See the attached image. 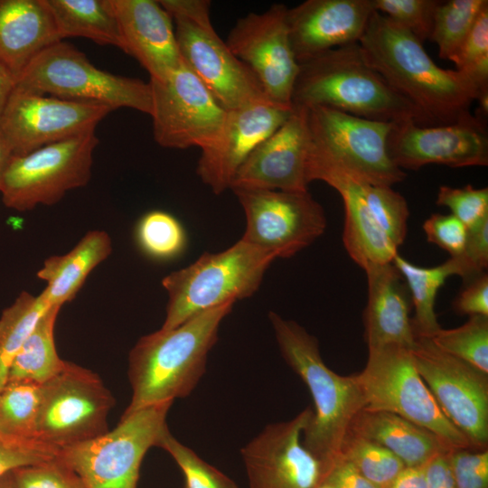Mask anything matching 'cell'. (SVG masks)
Listing matches in <instances>:
<instances>
[{"instance_id":"obj_25","label":"cell","mask_w":488,"mask_h":488,"mask_svg":"<svg viewBox=\"0 0 488 488\" xmlns=\"http://www.w3.org/2000/svg\"><path fill=\"white\" fill-rule=\"evenodd\" d=\"M368 299L363 313L364 340L368 349L398 345L412 349L416 343L409 317L410 294L392 262L364 268Z\"/></svg>"},{"instance_id":"obj_50","label":"cell","mask_w":488,"mask_h":488,"mask_svg":"<svg viewBox=\"0 0 488 488\" xmlns=\"http://www.w3.org/2000/svg\"><path fill=\"white\" fill-rule=\"evenodd\" d=\"M447 453H440L427 463V488H455Z\"/></svg>"},{"instance_id":"obj_2","label":"cell","mask_w":488,"mask_h":488,"mask_svg":"<svg viewBox=\"0 0 488 488\" xmlns=\"http://www.w3.org/2000/svg\"><path fill=\"white\" fill-rule=\"evenodd\" d=\"M233 304L202 311L173 329L160 328L136 342L128 356L132 396L122 416L192 393Z\"/></svg>"},{"instance_id":"obj_47","label":"cell","mask_w":488,"mask_h":488,"mask_svg":"<svg viewBox=\"0 0 488 488\" xmlns=\"http://www.w3.org/2000/svg\"><path fill=\"white\" fill-rule=\"evenodd\" d=\"M460 314L488 316V275L482 273L472 278L454 302Z\"/></svg>"},{"instance_id":"obj_40","label":"cell","mask_w":488,"mask_h":488,"mask_svg":"<svg viewBox=\"0 0 488 488\" xmlns=\"http://www.w3.org/2000/svg\"><path fill=\"white\" fill-rule=\"evenodd\" d=\"M439 0H372L374 10L409 32L421 43L429 40Z\"/></svg>"},{"instance_id":"obj_8","label":"cell","mask_w":488,"mask_h":488,"mask_svg":"<svg viewBox=\"0 0 488 488\" xmlns=\"http://www.w3.org/2000/svg\"><path fill=\"white\" fill-rule=\"evenodd\" d=\"M99 144L96 129L13 155L0 183L4 204L26 211L52 205L70 190L91 178L93 154Z\"/></svg>"},{"instance_id":"obj_42","label":"cell","mask_w":488,"mask_h":488,"mask_svg":"<svg viewBox=\"0 0 488 488\" xmlns=\"http://www.w3.org/2000/svg\"><path fill=\"white\" fill-rule=\"evenodd\" d=\"M12 474L16 488H85L60 454L44 462L15 468Z\"/></svg>"},{"instance_id":"obj_5","label":"cell","mask_w":488,"mask_h":488,"mask_svg":"<svg viewBox=\"0 0 488 488\" xmlns=\"http://www.w3.org/2000/svg\"><path fill=\"white\" fill-rule=\"evenodd\" d=\"M277 257L239 239L229 249L205 252L186 267L162 279L168 295L161 329H173L192 316L251 296Z\"/></svg>"},{"instance_id":"obj_7","label":"cell","mask_w":488,"mask_h":488,"mask_svg":"<svg viewBox=\"0 0 488 488\" xmlns=\"http://www.w3.org/2000/svg\"><path fill=\"white\" fill-rule=\"evenodd\" d=\"M356 374L364 409L397 414L431 431L450 449L472 448L442 412L419 375L410 349L398 345L368 349L366 365Z\"/></svg>"},{"instance_id":"obj_54","label":"cell","mask_w":488,"mask_h":488,"mask_svg":"<svg viewBox=\"0 0 488 488\" xmlns=\"http://www.w3.org/2000/svg\"><path fill=\"white\" fill-rule=\"evenodd\" d=\"M0 488H16L12 471L0 476Z\"/></svg>"},{"instance_id":"obj_22","label":"cell","mask_w":488,"mask_h":488,"mask_svg":"<svg viewBox=\"0 0 488 488\" xmlns=\"http://www.w3.org/2000/svg\"><path fill=\"white\" fill-rule=\"evenodd\" d=\"M292 110L265 99L227 111L219 139L201 152L196 173L202 183L215 194L230 189L246 158L288 118Z\"/></svg>"},{"instance_id":"obj_52","label":"cell","mask_w":488,"mask_h":488,"mask_svg":"<svg viewBox=\"0 0 488 488\" xmlns=\"http://www.w3.org/2000/svg\"><path fill=\"white\" fill-rule=\"evenodd\" d=\"M15 85L14 77L0 63V116Z\"/></svg>"},{"instance_id":"obj_48","label":"cell","mask_w":488,"mask_h":488,"mask_svg":"<svg viewBox=\"0 0 488 488\" xmlns=\"http://www.w3.org/2000/svg\"><path fill=\"white\" fill-rule=\"evenodd\" d=\"M461 256L473 277L484 273L488 266V220L467 230L466 241Z\"/></svg>"},{"instance_id":"obj_6","label":"cell","mask_w":488,"mask_h":488,"mask_svg":"<svg viewBox=\"0 0 488 488\" xmlns=\"http://www.w3.org/2000/svg\"><path fill=\"white\" fill-rule=\"evenodd\" d=\"M16 86L64 99L100 103L114 109L129 108L148 115L152 111L149 82L100 70L64 41L41 52L17 79Z\"/></svg>"},{"instance_id":"obj_51","label":"cell","mask_w":488,"mask_h":488,"mask_svg":"<svg viewBox=\"0 0 488 488\" xmlns=\"http://www.w3.org/2000/svg\"><path fill=\"white\" fill-rule=\"evenodd\" d=\"M426 465L405 466L387 488H427Z\"/></svg>"},{"instance_id":"obj_36","label":"cell","mask_w":488,"mask_h":488,"mask_svg":"<svg viewBox=\"0 0 488 488\" xmlns=\"http://www.w3.org/2000/svg\"><path fill=\"white\" fill-rule=\"evenodd\" d=\"M427 338L441 351L488 374V316H469L461 326L441 328Z\"/></svg>"},{"instance_id":"obj_49","label":"cell","mask_w":488,"mask_h":488,"mask_svg":"<svg viewBox=\"0 0 488 488\" xmlns=\"http://www.w3.org/2000/svg\"><path fill=\"white\" fill-rule=\"evenodd\" d=\"M332 488H380L363 476L351 463L339 458L325 480Z\"/></svg>"},{"instance_id":"obj_43","label":"cell","mask_w":488,"mask_h":488,"mask_svg":"<svg viewBox=\"0 0 488 488\" xmlns=\"http://www.w3.org/2000/svg\"><path fill=\"white\" fill-rule=\"evenodd\" d=\"M436 204L448 208L469 230L488 220V188L476 189L471 184L463 188L441 185Z\"/></svg>"},{"instance_id":"obj_16","label":"cell","mask_w":488,"mask_h":488,"mask_svg":"<svg viewBox=\"0 0 488 488\" xmlns=\"http://www.w3.org/2000/svg\"><path fill=\"white\" fill-rule=\"evenodd\" d=\"M113 110L104 104L64 99L15 85L0 116V131L14 155H22L95 130Z\"/></svg>"},{"instance_id":"obj_19","label":"cell","mask_w":488,"mask_h":488,"mask_svg":"<svg viewBox=\"0 0 488 488\" xmlns=\"http://www.w3.org/2000/svg\"><path fill=\"white\" fill-rule=\"evenodd\" d=\"M391 161L401 170L435 164L451 167L488 164V136L483 119L450 125L420 126L412 120L394 123L387 139Z\"/></svg>"},{"instance_id":"obj_1","label":"cell","mask_w":488,"mask_h":488,"mask_svg":"<svg viewBox=\"0 0 488 488\" xmlns=\"http://www.w3.org/2000/svg\"><path fill=\"white\" fill-rule=\"evenodd\" d=\"M366 61L421 115L425 126L472 119L474 101H487L469 76L438 67L409 32L374 11L359 41Z\"/></svg>"},{"instance_id":"obj_14","label":"cell","mask_w":488,"mask_h":488,"mask_svg":"<svg viewBox=\"0 0 488 488\" xmlns=\"http://www.w3.org/2000/svg\"><path fill=\"white\" fill-rule=\"evenodd\" d=\"M246 216L241 239L288 258L311 245L326 229L322 205L306 192L231 189Z\"/></svg>"},{"instance_id":"obj_55","label":"cell","mask_w":488,"mask_h":488,"mask_svg":"<svg viewBox=\"0 0 488 488\" xmlns=\"http://www.w3.org/2000/svg\"><path fill=\"white\" fill-rule=\"evenodd\" d=\"M317 488H332V487L328 483L324 482Z\"/></svg>"},{"instance_id":"obj_31","label":"cell","mask_w":488,"mask_h":488,"mask_svg":"<svg viewBox=\"0 0 488 488\" xmlns=\"http://www.w3.org/2000/svg\"><path fill=\"white\" fill-rule=\"evenodd\" d=\"M61 308L50 307L38 321L9 368L7 382L42 385L66 365L57 352L54 328Z\"/></svg>"},{"instance_id":"obj_4","label":"cell","mask_w":488,"mask_h":488,"mask_svg":"<svg viewBox=\"0 0 488 488\" xmlns=\"http://www.w3.org/2000/svg\"><path fill=\"white\" fill-rule=\"evenodd\" d=\"M268 318L282 357L307 386L313 416L302 442L330 472L365 402L357 374L340 375L323 361L317 339L297 323L275 312Z\"/></svg>"},{"instance_id":"obj_23","label":"cell","mask_w":488,"mask_h":488,"mask_svg":"<svg viewBox=\"0 0 488 488\" xmlns=\"http://www.w3.org/2000/svg\"><path fill=\"white\" fill-rule=\"evenodd\" d=\"M374 11L372 0H306L287 8L286 24L296 61L359 42Z\"/></svg>"},{"instance_id":"obj_32","label":"cell","mask_w":488,"mask_h":488,"mask_svg":"<svg viewBox=\"0 0 488 488\" xmlns=\"http://www.w3.org/2000/svg\"><path fill=\"white\" fill-rule=\"evenodd\" d=\"M50 308L42 293L22 292L0 316V389L15 355L44 313Z\"/></svg>"},{"instance_id":"obj_18","label":"cell","mask_w":488,"mask_h":488,"mask_svg":"<svg viewBox=\"0 0 488 488\" xmlns=\"http://www.w3.org/2000/svg\"><path fill=\"white\" fill-rule=\"evenodd\" d=\"M313 416L306 408L288 421L273 423L240 453L249 488H317L329 471L302 442Z\"/></svg>"},{"instance_id":"obj_17","label":"cell","mask_w":488,"mask_h":488,"mask_svg":"<svg viewBox=\"0 0 488 488\" xmlns=\"http://www.w3.org/2000/svg\"><path fill=\"white\" fill-rule=\"evenodd\" d=\"M287 8L284 4H273L263 13L239 18L225 42L255 74L271 101L292 108L299 64L289 40Z\"/></svg>"},{"instance_id":"obj_27","label":"cell","mask_w":488,"mask_h":488,"mask_svg":"<svg viewBox=\"0 0 488 488\" xmlns=\"http://www.w3.org/2000/svg\"><path fill=\"white\" fill-rule=\"evenodd\" d=\"M351 432L381 445L405 466L424 465L435 455L451 450L431 431L383 410L361 409L353 419Z\"/></svg>"},{"instance_id":"obj_53","label":"cell","mask_w":488,"mask_h":488,"mask_svg":"<svg viewBox=\"0 0 488 488\" xmlns=\"http://www.w3.org/2000/svg\"><path fill=\"white\" fill-rule=\"evenodd\" d=\"M13 155L14 152L9 141L0 131V183Z\"/></svg>"},{"instance_id":"obj_9","label":"cell","mask_w":488,"mask_h":488,"mask_svg":"<svg viewBox=\"0 0 488 488\" xmlns=\"http://www.w3.org/2000/svg\"><path fill=\"white\" fill-rule=\"evenodd\" d=\"M173 402L152 405L122 416L107 433L61 449L85 488H136L146 452L155 446Z\"/></svg>"},{"instance_id":"obj_11","label":"cell","mask_w":488,"mask_h":488,"mask_svg":"<svg viewBox=\"0 0 488 488\" xmlns=\"http://www.w3.org/2000/svg\"><path fill=\"white\" fill-rule=\"evenodd\" d=\"M111 392L92 371L66 361L64 369L41 386L36 438L62 449L108 431Z\"/></svg>"},{"instance_id":"obj_41","label":"cell","mask_w":488,"mask_h":488,"mask_svg":"<svg viewBox=\"0 0 488 488\" xmlns=\"http://www.w3.org/2000/svg\"><path fill=\"white\" fill-rule=\"evenodd\" d=\"M455 70L488 90V5L477 17L459 52L451 61Z\"/></svg>"},{"instance_id":"obj_33","label":"cell","mask_w":488,"mask_h":488,"mask_svg":"<svg viewBox=\"0 0 488 488\" xmlns=\"http://www.w3.org/2000/svg\"><path fill=\"white\" fill-rule=\"evenodd\" d=\"M487 0L441 1L434 17L429 40L438 48L439 57L452 61L473 28Z\"/></svg>"},{"instance_id":"obj_37","label":"cell","mask_w":488,"mask_h":488,"mask_svg":"<svg viewBox=\"0 0 488 488\" xmlns=\"http://www.w3.org/2000/svg\"><path fill=\"white\" fill-rule=\"evenodd\" d=\"M339 458L351 463L363 476L380 488H387L404 464L381 445L350 431Z\"/></svg>"},{"instance_id":"obj_46","label":"cell","mask_w":488,"mask_h":488,"mask_svg":"<svg viewBox=\"0 0 488 488\" xmlns=\"http://www.w3.org/2000/svg\"><path fill=\"white\" fill-rule=\"evenodd\" d=\"M427 240L450 254L460 256L465 249L467 228L454 215L434 213L423 223Z\"/></svg>"},{"instance_id":"obj_12","label":"cell","mask_w":488,"mask_h":488,"mask_svg":"<svg viewBox=\"0 0 488 488\" xmlns=\"http://www.w3.org/2000/svg\"><path fill=\"white\" fill-rule=\"evenodd\" d=\"M153 135L161 146L201 150L217 142L227 110L183 63L163 80L150 79Z\"/></svg>"},{"instance_id":"obj_30","label":"cell","mask_w":488,"mask_h":488,"mask_svg":"<svg viewBox=\"0 0 488 488\" xmlns=\"http://www.w3.org/2000/svg\"><path fill=\"white\" fill-rule=\"evenodd\" d=\"M61 40L84 37L124 50L111 0H46Z\"/></svg>"},{"instance_id":"obj_10","label":"cell","mask_w":488,"mask_h":488,"mask_svg":"<svg viewBox=\"0 0 488 488\" xmlns=\"http://www.w3.org/2000/svg\"><path fill=\"white\" fill-rule=\"evenodd\" d=\"M210 8V1L198 0L172 17L183 62L227 111L269 99L255 74L214 30Z\"/></svg>"},{"instance_id":"obj_39","label":"cell","mask_w":488,"mask_h":488,"mask_svg":"<svg viewBox=\"0 0 488 488\" xmlns=\"http://www.w3.org/2000/svg\"><path fill=\"white\" fill-rule=\"evenodd\" d=\"M366 197L370 211L380 229L399 248L408 231L409 210L405 198L390 186L368 183Z\"/></svg>"},{"instance_id":"obj_34","label":"cell","mask_w":488,"mask_h":488,"mask_svg":"<svg viewBox=\"0 0 488 488\" xmlns=\"http://www.w3.org/2000/svg\"><path fill=\"white\" fill-rule=\"evenodd\" d=\"M41 386L7 382L0 389V435L18 439H37L36 423Z\"/></svg>"},{"instance_id":"obj_3","label":"cell","mask_w":488,"mask_h":488,"mask_svg":"<svg viewBox=\"0 0 488 488\" xmlns=\"http://www.w3.org/2000/svg\"><path fill=\"white\" fill-rule=\"evenodd\" d=\"M291 104L325 107L384 122L425 126L415 107L365 60L359 42L342 45L298 62Z\"/></svg>"},{"instance_id":"obj_15","label":"cell","mask_w":488,"mask_h":488,"mask_svg":"<svg viewBox=\"0 0 488 488\" xmlns=\"http://www.w3.org/2000/svg\"><path fill=\"white\" fill-rule=\"evenodd\" d=\"M306 110L311 141L343 166L374 185L391 187L406 178L387 150V139L394 123L325 107Z\"/></svg>"},{"instance_id":"obj_21","label":"cell","mask_w":488,"mask_h":488,"mask_svg":"<svg viewBox=\"0 0 488 488\" xmlns=\"http://www.w3.org/2000/svg\"><path fill=\"white\" fill-rule=\"evenodd\" d=\"M309 145L307 110L293 107L288 118L246 158L234 176L230 190L308 191Z\"/></svg>"},{"instance_id":"obj_26","label":"cell","mask_w":488,"mask_h":488,"mask_svg":"<svg viewBox=\"0 0 488 488\" xmlns=\"http://www.w3.org/2000/svg\"><path fill=\"white\" fill-rule=\"evenodd\" d=\"M61 40L46 0H0V63L17 79Z\"/></svg>"},{"instance_id":"obj_29","label":"cell","mask_w":488,"mask_h":488,"mask_svg":"<svg viewBox=\"0 0 488 488\" xmlns=\"http://www.w3.org/2000/svg\"><path fill=\"white\" fill-rule=\"evenodd\" d=\"M392 263L403 277L408 288L415 315L411 319L416 337H430L441 329L435 312L438 290L447 277L457 275L472 279L471 272L462 256L451 257L446 262L431 267H422L408 261L399 253Z\"/></svg>"},{"instance_id":"obj_24","label":"cell","mask_w":488,"mask_h":488,"mask_svg":"<svg viewBox=\"0 0 488 488\" xmlns=\"http://www.w3.org/2000/svg\"><path fill=\"white\" fill-rule=\"evenodd\" d=\"M124 50L149 73L163 80L183 62L174 21L159 1L111 0Z\"/></svg>"},{"instance_id":"obj_44","label":"cell","mask_w":488,"mask_h":488,"mask_svg":"<svg viewBox=\"0 0 488 488\" xmlns=\"http://www.w3.org/2000/svg\"><path fill=\"white\" fill-rule=\"evenodd\" d=\"M60 451L38 439H18L0 435V476L15 468L52 459Z\"/></svg>"},{"instance_id":"obj_45","label":"cell","mask_w":488,"mask_h":488,"mask_svg":"<svg viewBox=\"0 0 488 488\" xmlns=\"http://www.w3.org/2000/svg\"><path fill=\"white\" fill-rule=\"evenodd\" d=\"M455 488H488V449L457 448L447 453Z\"/></svg>"},{"instance_id":"obj_28","label":"cell","mask_w":488,"mask_h":488,"mask_svg":"<svg viewBox=\"0 0 488 488\" xmlns=\"http://www.w3.org/2000/svg\"><path fill=\"white\" fill-rule=\"evenodd\" d=\"M112 253V240L101 230L88 231L69 252L46 258L37 277L46 282L42 295L50 307L70 302L88 276Z\"/></svg>"},{"instance_id":"obj_38","label":"cell","mask_w":488,"mask_h":488,"mask_svg":"<svg viewBox=\"0 0 488 488\" xmlns=\"http://www.w3.org/2000/svg\"><path fill=\"white\" fill-rule=\"evenodd\" d=\"M155 446L165 450L181 468L185 488H238L233 480L178 441L167 426L160 433Z\"/></svg>"},{"instance_id":"obj_13","label":"cell","mask_w":488,"mask_h":488,"mask_svg":"<svg viewBox=\"0 0 488 488\" xmlns=\"http://www.w3.org/2000/svg\"><path fill=\"white\" fill-rule=\"evenodd\" d=\"M416 368L446 418L473 449L488 446V374L416 337Z\"/></svg>"},{"instance_id":"obj_35","label":"cell","mask_w":488,"mask_h":488,"mask_svg":"<svg viewBox=\"0 0 488 488\" xmlns=\"http://www.w3.org/2000/svg\"><path fill=\"white\" fill-rule=\"evenodd\" d=\"M135 235L142 252L156 260L176 258L187 245V235L182 223L174 215L158 210L140 218Z\"/></svg>"},{"instance_id":"obj_20","label":"cell","mask_w":488,"mask_h":488,"mask_svg":"<svg viewBox=\"0 0 488 488\" xmlns=\"http://www.w3.org/2000/svg\"><path fill=\"white\" fill-rule=\"evenodd\" d=\"M319 180L335 189L344 206L343 241L351 258L361 268L392 262L398 248L375 221L366 197L370 183L354 174L310 138L307 181Z\"/></svg>"}]
</instances>
